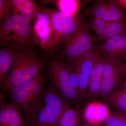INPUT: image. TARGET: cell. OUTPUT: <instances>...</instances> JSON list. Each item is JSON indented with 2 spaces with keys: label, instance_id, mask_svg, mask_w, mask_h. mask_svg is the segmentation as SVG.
Listing matches in <instances>:
<instances>
[{
  "label": "cell",
  "instance_id": "cell-1",
  "mask_svg": "<svg viewBox=\"0 0 126 126\" xmlns=\"http://www.w3.org/2000/svg\"><path fill=\"white\" fill-rule=\"evenodd\" d=\"M46 78L39 74L11 90H4L10 102L23 113L28 126L36 119L42 105Z\"/></svg>",
  "mask_w": 126,
  "mask_h": 126
},
{
  "label": "cell",
  "instance_id": "cell-2",
  "mask_svg": "<svg viewBox=\"0 0 126 126\" xmlns=\"http://www.w3.org/2000/svg\"><path fill=\"white\" fill-rule=\"evenodd\" d=\"M45 62L28 49H19L2 88L11 90L21 84L41 74Z\"/></svg>",
  "mask_w": 126,
  "mask_h": 126
},
{
  "label": "cell",
  "instance_id": "cell-3",
  "mask_svg": "<svg viewBox=\"0 0 126 126\" xmlns=\"http://www.w3.org/2000/svg\"><path fill=\"white\" fill-rule=\"evenodd\" d=\"M34 41L31 21L19 14H13L0 25L1 47L28 49Z\"/></svg>",
  "mask_w": 126,
  "mask_h": 126
},
{
  "label": "cell",
  "instance_id": "cell-4",
  "mask_svg": "<svg viewBox=\"0 0 126 126\" xmlns=\"http://www.w3.org/2000/svg\"><path fill=\"white\" fill-rule=\"evenodd\" d=\"M71 106L52 85L46 88L36 119L30 126H57L61 115Z\"/></svg>",
  "mask_w": 126,
  "mask_h": 126
},
{
  "label": "cell",
  "instance_id": "cell-5",
  "mask_svg": "<svg viewBox=\"0 0 126 126\" xmlns=\"http://www.w3.org/2000/svg\"><path fill=\"white\" fill-rule=\"evenodd\" d=\"M55 33L54 48L65 43L84 24L83 15L78 13L74 16L68 15L55 9H47Z\"/></svg>",
  "mask_w": 126,
  "mask_h": 126
},
{
  "label": "cell",
  "instance_id": "cell-6",
  "mask_svg": "<svg viewBox=\"0 0 126 126\" xmlns=\"http://www.w3.org/2000/svg\"><path fill=\"white\" fill-rule=\"evenodd\" d=\"M50 84L69 103L78 101V94L72 87L69 79L67 63L61 58L52 60L49 64Z\"/></svg>",
  "mask_w": 126,
  "mask_h": 126
},
{
  "label": "cell",
  "instance_id": "cell-7",
  "mask_svg": "<svg viewBox=\"0 0 126 126\" xmlns=\"http://www.w3.org/2000/svg\"><path fill=\"white\" fill-rule=\"evenodd\" d=\"M90 28L85 24L65 43L61 56L68 63H72L96 47L97 39L90 33Z\"/></svg>",
  "mask_w": 126,
  "mask_h": 126
},
{
  "label": "cell",
  "instance_id": "cell-8",
  "mask_svg": "<svg viewBox=\"0 0 126 126\" xmlns=\"http://www.w3.org/2000/svg\"><path fill=\"white\" fill-rule=\"evenodd\" d=\"M100 52L96 46L75 60L72 64L78 75L79 90L78 101L86 97L93 68Z\"/></svg>",
  "mask_w": 126,
  "mask_h": 126
},
{
  "label": "cell",
  "instance_id": "cell-9",
  "mask_svg": "<svg viewBox=\"0 0 126 126\" xmlns=\"http://www.w3.org/2000/svg\"><path fill=\"white\" fill-rule=\"evenodd\" d=\"M33 22L32 32L34 41L44 49L54 48V31L47 9L42 7L34 18Z\"/></svg>",
  "mask_w": 126,
  "mask_h": 126
},
{
  "label": "cell",
  "instance_id": "cell-10",
  "mask_svg": "<svg viewBox=\"0 0 126 126\" xmlns=\"http://www.w3.org/2000/svg\"><path fill=\"white\" fill-rule=\"evenodd\" d=\"M124 74L122 62L105 59L101 87L98 97L104 99L121 86Z\"/></svg>",
  "mask_w": 126,
  "mask_h": 126
},
{
  "label": "cell",
  "instance_id": "cell-11",
  "mask_svg": "<svg viewBox=\"0 0 126 126\" xmlns=\"http://www.w3.org/2000/svg\"><path fill=\"white\" fill-rule=\"evenodd\" d=\"M96 47L105 59L122 62L126 57V34L112 36Z\"/></svg>",
  "mask_w": 126,
  "mask_h": 126
},
{
  "label": "cell",
  "instance_id": "cell-12",
  "mask_svg": "<svg viewBox=\"0 0 126 126\" xmlns=\"http://www.w3.org/2000/svg\"><path fill=\"white\" fill-rule=\"evenodd\" d=\"M0 97V126H28L20 112L10 102L5 101L2 94Z\"/></svg>",
  "mask_w": 126,
  "mask_h": 126
},
{
  "label": "cell",
  "instance_id": "cell-13",
  "mask_svg": "<svg viewBox=\"0 0 126 126\" xmlns=\"http://www.w3.org/2000/svg\"><path fill=\"white\" fill-rule=\"evenodd\" d=\"M108 107L100 102H92L86 106L83 113L85 122L91 126H97L105 123L110 115Z\"/></svg>",
  "mask_w": 126,
  "mask_h": 126
},
{
  "label": "cell",
  "instance_id": "cell-14",
  "mask_svg": "<svg viewBox=\"0 0 126 126\" xmlns=\"http://www.w3.org/2000/svg\"><path fill=\"white\" fill-rule=\"evenodd\" d=\"M104 62L105 59L100 52L90 76L86 96L88 100L94 99L99 96L102 82Z\"/></svg>",
  "mask_w": 126,
  "mask_h": 126
},
{
  "label": "cell",
  "instance_id": "cell-15",
  "mask_svg": "<svg viewBox=\"0 0 126 126\" xmlns=\"http://www.w3.org/2000/svg\"><path fill=\"white\" fill-rule=\"evenodd\" d=\"M13 9V14H19L31 21L40 10V7L31 0H9Z\"/></svg>",
  "mask_w": 126,
  "mask_h": 126
},
{
  "label": "cell",
  "instance_id": "cell-16",
  "mask_svg": "<svg viewBox=\"0 0 126 126\" xmlns=\"http://www.w3.org/2000/svg\"><path fill=\"white\" fill-rule=\"evenodd\" d=\"M94 31L99 40L103 42L115 35L126 34V21H108L103 27Z\"/></svg>",
  "mask_w": 126,
  "mask_h": 126
},
{
  "label": "cell",
  "instance_id": "cell-17",
  "mask_svg": "<svg viewBox=\"0 0 126 126\" xmlns=\"http://www.w3.org/2000/svg\"><path fill=\"white\" fill-rule=\"evenodd\" d=\"M18 49L13 47H5L0 49V84L2 87L7 73L11 69L16 52Z\"/></svg>",
  "mask_w": 126,
  "mask_h": 126
},
{
  "label": "cell",
  "instance_id": "cell-18",
  "mask_svg": "<svg viewBox=\"0 0 126 126\" xmlns=\"http://www.w3.org/2000/svg\"><path fill=\"white\" fill-rule=\"evenodd\" d=\"M124 86H119L104 98L110 106L126 114V82Z\"/></svg>",
  "mask_w": 126,
  "mask_h": 126
},
{
  "label": "cell",
  "instance_id": "cell-19",
  "mask_svg": "<svg viewBox=\"0 0 126 126\" xmlns=\"http://www.w3.org/2000/svg\"><path fill=\"white\" fill-rule=\"evenodd\" d=\"M124 9L119 4L118 1H109L107 14L103 19L109 22L126 21Z\"/></svg>",
  "mask_w": 126,
  "mask_h": 126
},
{
  "label": "cell",
  "instance_id": "cell-20",
  "mask_svg": "<svg viewBox=\"0 0 126 126\" xmlns=\"http://www.w3.org/2000/svg\"><path fill=\"white\" fill-rule=\"evenodd\" d=\"M80 121L79 110L71 107L63 113L57 126H77Z\"/></svg>",
  "mask_w": 126,
  "mask_h": 126
},
{
  "label": "cell",
  "instance_id": "cell-21",
  "mask_svg": "<svg viewBox=\"0 0 126 126\" xmlns=\"http://www.w3.org/2000/svg\"><path fill=\"white\" fill-rule=\"evenodd\" d=\"M59 11L68 15L74 16L78 13L80 1L77 0H54Z\"/></svg>",
  "mask_w": 126,
  "mask_h": 126
},
{
  "label": "cell",
  "instance_id": "cell-22",
  "mask_svg": "<svg viewBox=\"0 0 126 126\" xmlns=\"http://www.w3.org/2000/svg\"><path fill=\"white\" fill-rule=\"evenodd\" d=\"M108 1H99L84 10L83 16H90L91 18L103 19L107 11Z\"/></svg>",
  "mask_w": 126,
  "mask_h": 126
},
{
  "label": "cell",
  "instance_id": "cell-23",
  "mask_svg": "<svg viewBox=\"0 0 126 126\" xmlns=\"http://www.w3.org/2000/svg\"><path fill=\"white\" fill-rule=\"evenodd\" d=\"M104 124L106 126H126V114L118 110L111 111Z\"/></svg>",
  "mask_w": 126,
  "mask_h": 126
},
{
  "label": "cell",
  "instance_id": "cell-24",
  "mask_svg": "<svg viewBox=\"0 0 126 126\" xmlns=\"http://www.w3.org/2000/svg\"><path fill=\"white\" fill-rule=\"evenodd\" d=\"M13 9L9 0H0V24L9 19L12 16Z\"/></svg>",
  "mask_w": 126,
  "mask_h": 126
},
{
  "label": "cell",
  "instance_id": "cell-25",
  "mask_svg": "<svg viewBox=\"0 0 126 126\" xmlns=\"http://www.w3.org/2000/svg\"><path fill=\"white\" fill-rule=\"evenodd\" d=\"M67 63L68 69L69 73V79L72 87L78 93L79 95V80L77 72L72 64Z\"/></svg>",
  "mask_w": 126,
  "mask_h": 126
},
{
  "label": "cell",
  "instance_id": "cell-26",
  "mask_svg": "<svg viewBox=\"0 0 126 126\" xmlns=\"http://www.w3.org/2000/svg\"><path fill=\"white\" fill-rule=\"evenodd\" d=\"M108 21L103 19H96L91 18L88 24H87L90 28L94 30L101 29L106 25Z\"/></svg>",
  "mask_w": 126,
  "mask_h": 126
},
{
  "label": "cell",
  "instance_id": "cell-27",
  "mask_svg": "<svg viewBox=\"0 0 126 126\" xmlns=\"http://www.w3.org/2000/svg\"><path fill=\"white\" fill-rule=\"evenodd\" d=\"M118 2L124 9H126V0H119Z\"/></svg>",
  "mask_w": 126,
  "mask_h": 126
},
{
  "label": "cell",
  "instance_id": "cell-28",
  "mask_svg": "<svg viewBox=\"0 0 126 126\" xmlns=\"http://www.w3.org/2000/svg\"><path fill=\"white\" fill-rule=\"evenodd\" d=\"M124 61H125V63H124V67H125V74H124V78L125 79L124 81H126V57Z\"/></svg>",
  "mask_w": 126,
  "mask_h": 126
},
{
  "label": "cell",
  "instance_id": "cell-29",
  "mask_svg": "<svg viewBox=\"0 0 126 126\" xmlns=\"http://www.w3.org/2000/svg\"><path fill=\"white\" fill-rule=\"evenodd\" d=\"M79 126H90V125H89L88 123H87L85 122H84L82 123H81L80 125H79Z\"/></svg>",
  "mask_w": 126,
  "mask_h": 126
},
{
  "label": "cell",
  "instance_id": "cell-30",
  "mask_svg": "<svg viewBox=\"0 0 126 126\" xmlns=\"http://www.w3.org/2000/svg\"><path fill=\"white\" fill-rule=\"evenodd\" d=\"M106 126L105 124H99V125H97V126Z\"/></svg>",
  "mask_w": 126,
  "mask_h": 126
}]
</instances>
